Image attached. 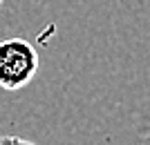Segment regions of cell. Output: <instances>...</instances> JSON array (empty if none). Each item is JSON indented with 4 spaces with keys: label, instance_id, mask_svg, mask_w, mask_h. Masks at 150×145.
Masks as SVG:
<instances>
[{
    "label": "cell",
    "instance_id": "cell-1",
    "mask_svg": "<svg viewBox=\"0 0 150 145\" xmlns=\"http://www.w3.org/2000/svg\"><path fill=\"white\" fill-rule=\"evenodd\" d=\"M38 71V54L25 38H7L0 43V87L18 92L34 81Z\"/></svg>",
    "mask_w": 150,
    "mask_h": 145
},
{
    "label": "cell",
    "instance_id": "cell-2",
    "mask_svg": "<svg viewBox=\"0 0 150 145\" xmlns=\"http://www.w3.org/2000/svg\"><path fill=\"white\" fill-rule=\"evenodd\" d=\"M2 145H36L31 141H25L20 136H2Z\"/></svg>",
    "mask_w": 150,
    "mask_h": 145
},
{
    "label": "cell",
    "instance_id": "cell-3",
    "mask_svg": "<svg viewBox=\"0 0 150 145\" xmlns=\"http://www.w3.org/2000/svg\"><path fill=\"white\" fill-rule=\"evenodd\" d=\"M2 2H5V0H0V7H2Z\"/></svg>",
    "mask_w": 150,
    "mask_h": 145
},
{
    "label": "cell",
    "instance_id": "cell-4",
    "mask_svg": "<svg viewBox=\"0 0 150 145\" xmlns=\"http://www.w3.org/2000/svg\"><path fill=\"white\" fill-rule=\"evenodd\" d=\"M0 145H2V136H0Z\"/></svg>",
    "mask_w": 150,
    "mask_h": 145
}]
</instances>
